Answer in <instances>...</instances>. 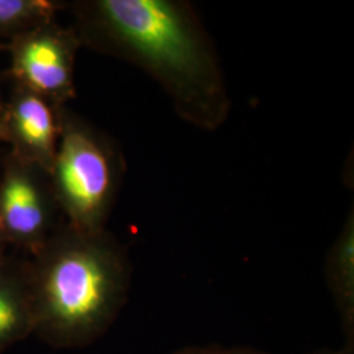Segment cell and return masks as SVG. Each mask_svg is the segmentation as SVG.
Returning a JSON list of instances; mask_svg holds the SVG:
<instances>
[{
  "label": "cell",
  "mask_w": 354,
  "mask_h": 354,
  "mask_svg": "<svg viewBox=\"0 0 354 354\" xmlns=\"http://www.w3.org/2000/svg\"><path fill=\"white\" fill-rule=\"evenodd\" d=\"M311 354H354V346L344 345L342 349H320Z\"/></svg>",
  "instance_id": "cell-11"
},
{
  "label": "cell",
  "mask_w": 354,
  "mask_h": 354,
  "mask_svg": "<svg viewBox=\"0 0 354 354\" xmlns=\"http://www.w3.org/2000/svg\"><path fill=\"white\" fill-rule=\"evenodd\" d=\"M35 335L26 263L0 261V354Z\"/></svg>",
  "instance_id": "cell-7"
},
{
  "label": "cell",
  "mask_w": 354,
  "mask_h": 354,
  "mask_svg": "<svg viewBox=\"0 0 354 354\" xmlns=\"http://www.w3.org/2000/svg\"><path fill=\"white\" fill-rule=\"evenodd\" d=\"M124 172L125 162L113 140L64 106L49 176L66 223L87 232L106 230Z\"/></svg>",
  "instance_id": "cell-3"
},
{
  "label": "cell",
  "mask_w": 354,
  "mask_h": 354,
  "mask_svg": "<svg viewBox=\"0 0 354 354\" xmlns=\"http://www.w3.org/2000/svg\"><path fill=\"white\" fill-rule=\"evenodd\" d=\"M3 114H4V102H1V97H0V131H1V122H3Z\"/></svg>",
  "instance_id": "cell-13"
},
{
  "label": "cell",
  "mask_w": 354,
  "mask_h": 354,
  "mask_svg": "<svg viewBox=\"0 0 354 354\" xmlns=\"http://www.w3.org/2000/svg\"><path fill=\"white\" fill-rule=\"evenodd\" d=\"M67 3L57 0H0V38H12L55 20Z\"/></svg>",
  "instance_id": "cell-9"
},
{
  "label": "cell",
  "mask_w": 354,
  "mask_h": 354,
  "mask_svg": "<svg viewBox=\"0 0 354 354\" xmlns=\"http://www.w3.org/2000/svg\"><path fill=\"white\" fill-rule=\"evenodd\" d=\"M174 354H269L264 351L251 348V346H235L225 348L219 345H207V346H187L178 349Z\"/></svg>",
  "instance_id": "cell-10"
},
{
  "label": "cell",
  "mask_w": 354,
  "mask_h": 354,
  "mask_svg": "<svg viewBox=\"0 0 354 354\" xmlns=\"http://www.w3.org/2000/svg\"><path fill=\"white\" fill-rule=\"evenodd\" d=\"M82 46L138 67L165 91L190 127L214 131L232 108L218 51L194 7L184 0L67 3Z\"/></svg>",
  "instance_id": "cell-1"
},
{
  "label": "cell",
  "mask_w": 354,
  "mask_h": 354,
  "mask_svg": "<svg viewBox=\"0 0 354 354\" xmlns=\"http://www.w3.org/2000/svg\"><path fill=\"white\" fill-rule=\"evenodd\" d=\"M326 281L340 317L345 345L354 346V214L351 210L326 259Z\"/></svg>",
  "instance_id": "cell-8"
},
{
  "label": "cell",
  "mask_w": 354,
  "mask_h": 354,
  "mask_svg": "<svg viewBox=\"0 0 354 354\" xmlns=\"http://www.w3.org/2000/svg\"><path fill=\"white\" fill-rule=\"evenodd\" d=\"M62 108L15 84L4 104L0 142L11 146L13 156L50 174L61 137Z\"/></svg>",
  "instance_id": "cell-6"
},
{
  "label": "cell",
  "mask_w": 354,
  "mask_h": 354,
  "mask_svg": "<svg viewBox=\"0 0 354 354\" xmlns=\"http://www.w3.org/2000/svg\"><path fill=\"white\" fill-rule=\"evenodd\" d=\"M58 213L49 174L8 153L0 176V225L8 244L36 254L58 227Z\"/></svg>",
  "instance_id": "cell-5"
},
{
  "label": "cell",
  "mask_w": 354,
  "mask_h": 354,
  "mask_svg": "<svg viewBox=\"0 0 354 354\" xmlns=\"http://www.w3.org/2000/svg\"><path fill=\"white\" fill-rule=\"evenodd\" d=\"M3 48L10 53L13 83L36 92L57 106L76 96V53L82 48L74 29L55 20L12 38Z\"/></svg>",
  "instance_id": "cell-4"
},
{
  "label": "cell",
  "mask_w": 354,
  "mask_h": 354,
  "mask_svg": "<svg viewBox=\"0 0 354 354\" xmlns=\"http://www.w3.org/2000/svg\"><path fill=\"white\" fill-rule=\"evenodd\" d=\"M35 335L54 348H83L112 327L127 304L131 263L108 230L64 223L26 263Z\"/></svg>",
  "instance_id": "cell-2"
},
{
  "label": "cell",
  "mask_w": 354,
  "mask_h": 354,
  "mask_svg": "<svg viewBox=\"0 0 354 354\" xmlns=\"http://www.w3.org/2000/svg\"><path fill=\"white\" fill-rule=\"evenodd\" d=\"M8 245H10V244H8V241L6 239L4 231H3L1 225H0V261H3V260L6 259V250H7Z\"/></svg>",
  "instance_id": "cell-12"
}]
</instances>
